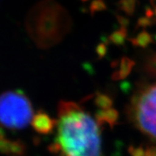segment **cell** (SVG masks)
Instances as JSON below:
<instances>
[{
  "label": "cell",
  "instance_id": "4fadbf2b",
  "mask_svg": "<svg viewBox=\"0 0 156 156\" xmlns=\"http://www.w3.org/2000/svg\"><path fill=\"white\" fill-rule=\"evenodd\" d=\"M129 153L130 156H145L146 150H144L142 146H130L129 147Z\"/></svg>",
  "mask_w": 156,
  "mask_h": 156
},
{
  "label": "cell",
  "instance_id": "5bb4252c",
  "mask_svg": "<svg viewBox=\"0 0 156 156\" xmlns=\"http://www.w3.org/2000/svg\"><path fill=\"white\" fill-rule=\"evenodd\" d=\"M105 9V4L102 0H94L90 6V10L92 13L101 11Z\"/></svg>",
  "mask_w": 156,
  "mask_h": 156
},
{
  "label": "cell",
  "instance_id": "6da1fadb",
  "mask_svg": "<svg viewBox=\"0 0 156 156\" xmlns=\"http://www.w3.org/2000/svg\"><path fill=\"white\" fill-rule=\"evenodd\" d=\"M57 142L63 156H101L99 125L72 101L58 106Z\"/></svg>",
  "mask_w": 156,
  "mask_h": 156
},
{
  "label": "cell",
  "instance_id": "d6986e66",
  "mask_svg": "<svg viewBox=\"0 0 156 156\" xmlns=\"http://www.w3.org/2000/svg\"><path fill=\"white\" fill-rule=\"evenodd\" d=\"M82 1H87V0H82Z\"/></svg>",
  "mask_w": 156,
  "mask_h": 156
},
{
  "label": "cell",
  "instance_id": "2e32d148",
  "mask_svg": "<svg viewBox=\"0 0 156 156\" xmlns=\"http://www.w3.org/2000/svg\"><path fill=\"white\" fill-rule=\"evenodd\" d=\"M150 18H140L138 21V26L140 27H147L151 25Z\"/></svg>",
  "mask_w": 156,
  "mask_h": 156
},
{
  "label": "cell",
  "instance_id": "3957f363",
  "mask_svg": "<svg viewBox=\"0 0 156 156\" xmlns=\"http://www.w3.org/2000/svg\"><path fill=\"white\" fill-rule=\"evenodd\" d=\"M129 114L141 133L156 140V104L150 101L140 90L132 98Z\"/></svg>",
  "mask_w": 156,
  "mask_h": 156
},
{
  "label": "cell",
  "instance_id": "52a82bcc",
  "mask_svg": "<svg viewBox=\"0 0 156 156\" xmlns=\"http://www.w3.org/2000/svg\"><path fill=\"white\" fill-rule=\"evenodd\" d=\"M131 42L134 46L140 48H147L153 42V38L148 32L142 31L135 38L131 39Z\"/></svg>",
  "mask_w": 156,
  "mask_h": 156
},
{
  "label": "cell",
  "instance_id": "7c38bea8",
  "mask_svg": "<svg viewBox=\"0 0 156 156\" xmlns=\"http://www.w3.org/2000/svg\"><path fill=\"white\" fill-rule=\"evenodd\" d=\"M121 8L129 15H132L134 13L136 8V0H121Z\"/></svg>",
  "mask_w": 156,
  "mask_h": 156
},
{
  "label": "cell",
  "instance_id": "ac0fdd59",
  "mask_svg": "<svg viewBox=\"0 0 156 156\" xmlns=\"http://www.w3.org/2000/svg\"><path fill=\"white\" fill-rule=\"evenodd\" d=\"M154 13H155V15H156V8H155V12H154Z\"/></svg>",
  "mask_w": 156,
  "mask_h": 156
},
{
  "label": "cell",
  "instance_id": "5b68a950",
  "mask_svg": "<svg viewBox=\"0 0 156 156\" xmlns=\"http://www.w3.org/2000/svg\"><path fill=\"white\" fill-rule=\"evenodd\" d=\"M96 121L99 125L103 124H107L113 128L117 124V121L119 118V113L117 110L113 108L108 109H101L97 112L96 115Z\"/></svg>",
  "mask_w": 156,
  "mask_h": 156
},
{
  "label": "cell",
  "instance_id": "277c9868",
  "mask_svg": "<svg viewBox=\"0 0 156 156\" xmlns=\"http://www.w3.org/2000/svg\"><path fill=\"white\" fill-rule=\"evenodd\" d=\"M31 125L37 133L48 135L53 132L54 128L57 125V121L51 118L43 111H39L33 117Z\"/></svg>",
  "mask_w": 156,
  "mask_h": 156
},
{
  "label": "cell",
  "instance_id": "e0dca14e",
  "mask_svg": "<svg viewBox=\"0 0 156 156\" xmlns=\"http://www.w3.org/2000/svg\"><path fill=\"white\" fill-rule=\"evenodd\" d=\"M118 21L119 23L121 24L122 27H127V26L129 25V20L123 18L121 16H118Z\"/></svg>",
  "mask_w": 156,
  "mask_h": 156
},
{
  "label": "cell",
  "instance_id": "7a4b0ae2",
  "mask_svg": "<svg viewBox=\"0 0 156 156\" xmlns=\"http://www.w3.org/2000/svg\"><path fill=\"white\" fill-rule=\"evenodd\" d=\"M33 117L31 102L22 91H7L0 95V124L4 127L25 129Z\"/></svg>",
  "mask_w": 156,
  "mask_h": 156
},
{
  "label": "cell",
  "instance_id": "9c48e42d",
  "mask_svg": "<svg viewBox=\"0 0 156 156\" xmlns=\"http://www.w3.org/2000/svg\"><path fill=\"white\" fill-rule=\"evenodd\" d=\"M127 31L126 27L121 26L118 30L113 32V34L109 36V41L111 43L114 44L116 45H123L125 42L127 37Z\"/></svg>",
  "mask_w": 156,
  "mask_h": 156
},
{
  "label": "cell",
  "instance_id": "9a60e30c",
  "mask_svg": "<svg viewBox=\"0 0 156 156\" xmlns=\"http://www.w3.org/2000/svg\"><path fill=\"white\" fill-rule=\"evenodd\" d=\"M96 53L100 59L105 56L107 53V46L105 43L99 44L96 47Z\"/></svg>",
  "mask_w": 156,
  "mask_h": 156
},
{
  "label": "cell",
  "instance_id": "8fae6325",
  "mask_svg": "<svg viewBox=\"0 0 156 156\" xmlns=\"http://www.w3.org/2000/svg\"><path fill=\"white\" fill-rule=\"evenodd\" d=\"M140 90L152 102L156 104V83L148 87H143Z\"/></svg>",
  "mask_w": 156,
  "mask_h": 156
},
{
  "label": "cell",
  "instance_id": "ba28073f",
  "mask_svg": "<svg viewBox=\"0 0 156 156\" xmlns=\"http://www.w3.org/2000/svg\"><path fill=\"white\" fill-rule=\"evenodd\" d=\"M15 145L16 141L9 140L4 137L2 133H0V153L12 156Z\"/></svg>",
  "mask_w": 156,
  "mask_h": 156
},
{
  "label": "cell",
  "instance_id": "ffe728a7",
  "mask_svg": "<svg viewBox=\"0 0 156 156\" xmlns=\"http://www.w3.org/2000/svg\"><path fill=\"white\" fill-rule=\"evenodd\" d=\"M155 38H156V37H155Z\"/></svg>",
  "mask_w": 156,
  "mask_h": 156
},
{
  "label": "cell",
  "instance_id": "30bf717a",
  "mask_svg": "<svg viewBox=\"0 0 156 156\" xmlns=\"http://www.w3.org/2000/svg\"><path fill=\"white\" fill-rule=\"evenodd\" d=\"M95 105L101 109H110L113 105V100L109 95L105 94H98L94 99Z\"/></svg>",
  "mask_w": 156,
  "mask_h": 156
},
{
  "label": "cell",
  "instance_id": "8992f818",
  "mask_svg": "<svg viewBox=\"0 0 156 156\" xmlns=\"http://www.w3.org/2000/svg\"><path fill=\"white\" fill-rule=\"evenodd\" d=\"M134 65L135 62L133 60L129 59V57H123L119 64V69L113 74L112 79L113 80H121L125 79L128 75H130Z\"/></svg>",
  "mask_w": 156,
  "mask_h": 156
}]
</instances>
